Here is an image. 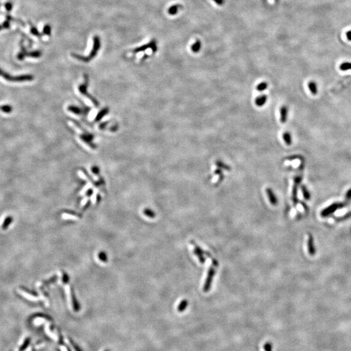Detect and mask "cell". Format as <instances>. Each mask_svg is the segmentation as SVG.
Listing matches in <instances>:
<instances>
[{"label":"cell","mask_w":351,"mask_h":351,"mask_svg":"<svg viewBox=\"0 0 351 351\" xmlns=\"http://www.w3.org/2000/svg\"><path fill=\"white\" fill-rule=\"evenodd\" d=\"M308 87L309 90L310 91V92L311 93V94L313 95H316L317 94V86L316 83L313 81H311L310 82H308Z\"/></svg>","instance_id":"14"},{"label":"cell","mask_w":351,"mask_h":351,"mask_svg":"<svg viewBox=\"0 0 351 351\" xmlns=\"http://www.w3.org/2000/svg\"><path fill=\"white\" fill-rule=\"evenodd\" d=\"M308 252L311 255H314L316 253V250L314 245L313 242V237L312 236L311 234H308Z\"/></svg>","instance_id":"8"},{"label":"cell","mask_w":351,"mask_h":351,"mask_svg":"<svg viewBox=\"0 0 351 351\" xmlns=\"http://www.w3.org/2000/svg\"><path fill=\"white\" fill-rule=\"evenodd\" d=\"M0 110H1V111L5 113H9L13 111V108L9 105H2L0 107Z\"/></svg>","instance_id":"19"},{"label":"cell","mask_w":351,"mask_h":351,"mask_svg":"<svg viewBox=\"0 0 351 351\" xmlns=\"http://www.w3.org/2000/svg\"><path fill=\"white\" fill-rule=\"evenodd\" d=\"M272 345L271 342L267 341L264 344L263 349L265 351H272Z\"/></svg>","instance_id":"23"},{"label":"cell","mask_w":351,"mask_h":351,"mask_svg":"<svg viewBox=\"0 0 351 351\" xmlns=\"http://www.w3.org/2000/svg\"><path fill=\"white\" fill-rule=\"evenodd\" d=\"M62 217H63V218H65L66 219H73V220L78 219V217H77L67 215V214H63V215H62Z\"/></svg>","instance_id":"26"},{"label":"cell","mask_w":351,"mask_h":351,"mask_svg":"<svg viewBox=\"0 0 351 351\" xmlns=\"http://www.w3.org/2000/svg\"><path fill=\"white\" fill-rule=\"evenodd\" d=\"M202 44L200 40H196L195 42L192 44L191 46V50L194 53H198L201 49Z\"/></svg>","instance_id":"15"},{"label":"cell","mask_w":351,"mask_h":351,"mask_svg":"<svg viewBox=\"0 0 351 351\" xmlns=\"http://www.w3.org/2000/svg\"><path fill=\"white\" fill-rule=\"evenodd\" d=\"M275 1H276V2H278V0H275Z\"/></svg>","instance_id":"35"},{"label":"cell","mask_w":351,"mask_h":351,"mask_svg":"<svg viewBox=\"0 0 351 351\" xmlns=\"http://www.w3.org/2000/svg\"><path fill=\"white\" fill-rule=\"evenodd\" d=\"M0 76L3 78L11 82H23L31 81L33 79V77L31 75H21L18 76H12L10 74L4 72L0 68Z\"/></svg>","instance_id":"2"},{"label":"cell","mask_w":351,"mask_h":351,"mask_svg":"<svg viewBox=\"0 0 351 351\" xmlns=\"http://www.w3.org/2000/svg\"><path fill=\"white\" fill-rule=\"evenodd\" d=\"M345 199L347 201L351 200V189L348 190V191L347 192L345 195Z\"/></svg>","instance_id":"28"},{"label":"cell","mask_w":351,"mask_h":351,"mask_svg":"<svg viewBox=\"0 0 351 351\" xmlns=\"http://www.w3.org/2000/svg\"><path fill=\"white\" fill-rule=\"evenodd\" d=\"M350 217H351V212L347 213L346 215H345L344 216L341 217H340V218H338L337 220H338V221H342V220L349 219V218H350Z\"/></svg>","instance_id":"27"},{"label":"cell","mask_w":351,"mask_h":351,"mask_svg":"<svg viewBox=\"0 0 351 351\" xmlns=\"http://www.w3.org/2000/svg\"><path fill=\"white\" fill-rule=\"evenodd\" d=\"M188 304H189L188 300H187V299H183L181 300L180 304L178 306V308H177L178 311L180 312V313H182L183 311H185L187 309V306H188Z\"/></svg>","instance_id":"11"},{"label":"cell","mask_w":351,"mask_h":351,"mask_svg":"<svg viewBox=\"0 0 351 351\" xmlns=\"http://www.w3.org/2000/svg\"><path fill=\"white\" fill-rule=\"evenodd\" d=\"M267 96H265V95H261V96L256 98V99L255 100V103L257 106L261 107L265 105V103L267 102Z\"/></svg>","instance_id":"12"},{"label":"cell","mask_w":351,"mask_h":351,"mask_svg":"<svg viewBox=\"0 0 351 351\" xmlns=\"http://www.w3.org/2000/svg\"><path fill=\"white\" fill-rule=\"evenodd\" d=\"M100 47H101L100 38L99 36H98V35H95L93 38V49H92L90 54H89L88 56H87V57H83V56L76 54V53H72V55L74 57L76 58L77 59H78V60H79V61H82L84 62H88L91 60H92V59L94 58L97 55L98 52L100 49Z\"/></svg>","instance_id":"1"},{"label":"cell","mask_w":351,"mask_h":351,"mask_svg":"<svg viewBox=\"0 0 351 351\" xmlns=\"http://www.w3.org/2000/svg\"><path fill=\"white\" fill-rule=\"evenodd\" d=\"M29 339H28V340H25V341L24 344H23V345L22 347H21V349H20V351H23V350H24V349H25V348L28 345V344H29Z\"/></svg>","instance_id":"30"},{"label":"cell","mask_w":351,"mask_h":351,"mask_svg":"<svg viewBox=\"0 0 351 351\" xmlns=\"http://www.w3.org/2000/svg\"><path fill=\"white\" fill-rule=\"evenodd\" d=\"M51 32H52V27L50 25L46 24L44 25V28H43V33L44 35H47V36H50V35H51Z\"/></svg>","instance_id":"21"},{"label":"cell","mask_w":351,"mask_h":351,"mask_svg":"<svg viewBox=\"0 0 351 351\" xmlns=\"http://www.w3.org/2000/svg\"><path fill=\"white\" fill-rule=\"evenodd\" d=\"M144 213L147 216L150 217V218H154V217H155V213H154V212H151V211L150 210V209H146V210L145 212H144Z\"/></svg>","instance_id":"25"},{"label":"cell","mask_w":351,"mask_h":351,"mask_svg":"<svg viewBox=\"0 0 351 351\" xmlns=\"http://www.w3.org/2000/svg\"><path fill=\"white\" fill-rule=\"evenodd\" d=\"M4 29V25H0V30H1V29Z\"/></svg>","instance_id":"34"},{"label":"cell","mask_w":351,"mask_h":351,"mask_svg":"<svg viewBox=\"0 0 351 351\" xmlns=\"http://www.w3.org/2000/svg\"><path fill=\"white\" fill-rule=\"evenodd\" d=\"M282 137H283V139L284 142H285V144L287 145L291 144V143H292V138H291L290 133L285 132L284 133H283V136Z\"/></svg>","instance_id":"16"},{"label":"cell","mask_w":351,"mask_h":351,"mask_svg":"<svg viewBox=\"0 0 351 351\" xmlns=\"http://www.w3.org/2000/svg\"><path fill=\"white\" fill-rule=\"evenodd\" d=\"M41 55H42V52L40 51H35V52L27 53V55L29 56V57H33V58L40 57Z\"/></svg>","instance_id":"20"},{"label":"cell","mask_w":351,"mask_h":351,"mask_svg":"<svg viewBox=\"0 0 351 351\" xmlns=\"http://www.w3.org/2000/svg\"><path fill=\"white\" fill-rule=\"evenodd\" d=\"M288 109L286 106H282L280 109V122L282 123L286 122L287 119Z\"/></svg>","instance_id":"10"},{"label":"cell","mask_w":351,"mask_h":351,"mask_svg":"<svg viewBox=\"0 0 351 351\" xmlns=\"http://www.w3.org/2000/svg\"><path fill=\"white\" fill-rule=\"evenodd\" d=\"M347 38H348V39L350 40H351V31H349V32H347Z\"/></svg>","instance_id":"33"},{"label":"cell","mask_w":351,"mask_h":351,"mask_svg":"<svg viewBox=\"0 0 351 351\" xmlns=\"http://www.w3.org/2000/svg\"><path fill=\"white\" fill-rule=\"evenodd\" d=\"M148 48H150L152 50V52L154 53H155L157 50V42L155 39L151 40L149 43H148L146 44H144L143 46H141L139 47H136L134 50H133V53H137L139 52H141L142 51H145L146 50H147Z\"/></svg>","instance_id":"5"},{"label":"cell","mask_w":351,"mask_h":351,"mask_svg":"<svg viewBox=\"0 0 351 351\" xmlns=\"http://www.w3.org/2000/svg\"><path fill=\"white\" fill-rule=\"evenodd\" d=\"M215 269H214L213 267H211L209 269V270H208L207 278L206 279V282H205L204 285L203 291L204 293H207L208 291H209L210 288H211V285H212V284L213 277H214V276H215Z\"/></svg>","instance_id":"4"},{"label":"cell","mask_w":351,"mask_h":351,"mask_svg":"<svg viewBox=\"0 0 351 351\" xmlns=\"http://www.w3.org/2000/svg\"><path fill=\"white\" fill-rule=\"evenodd\" d=\"M213 1L219 5H222L224 3V0H213Z\"/></svg>","instance_id":"31"},{"label":"cell","mask_w":351,"mask_h":351,"mask_svg":"<svg viewBox=\"0 0 351 351\" xmlns=\"http://www.w3.org/2000/svg\"><path fill=\"white\" fill-rule=\"evenodd\" d=\"M5 8L7 11H10L12 8H13V5H12L11 3H7V4H5Z\"/></svg>","instance_id":"29"},{"label":"cell","mask_w":351,"mask_h":351,"mask_svg":"<svg viewBox=\"0 0 351 351\" xmlns=\"http://www.w3.org/2000/svg\"><path fill=\"white\" fill-rule=\"evenodd\" d=\"M181 8H182V5H173L168 8V13L169 14H171V15H175L176 14H177L178 11H179V9H180Z\"/></svg>","instance_id":"13"},{"label":"cell","mask_w":351,"mask_h":351,"mask_svg":"<svg viewBox=\"0 0 351 351\" xmlns=\"http://www.w3.org/2000/svg\"><path fill=\"white\" fill-rule=\"evenodd\" d=\"M346 205H347V204L345 203V202H343V203L332 204V205H330V206H329L328 207L325 208V209H324L322 212H321V215L323 217H328L329 215H330L331 214H332L333 213H334L337 209H341V208H343L344 206H345Z\"/></svg>","instance_id":"3"},{"label":"cell","mask_w":351,"mask_h":351,"mask_svg":"<svg viewBox=\"0 0 351 351\" xmlns=\"http://www.w3.org/2000/svg\"><path fill=\"white\" fill-rule=\"evenodd\" d=\"M301 190H302L303 196H304V198L306 199V200H310V197H311V195H310V192H309V191H308V189H307V187H306L305 185H302L301 186Z\"/></svg>","instance_id":"17"},{"label":"cell","mask_w":351,"mask_h":351,"mask_svg":"<svg viewBox=\"0 0 351 351\" xmlns=\"http://www.w3.org/2000/svg\"><path fill=\"white\" fill-rule=\"evenodd\" d=\"M301 176H297L294 179V186L293 188V192H292V199L294 204L298 203V199H297V191H298V186L302 181Z\"/></svg>","instance_id":"7"},{"label":"cell","mask_w":351,"mask_h":351,"mask_svg":"<svg viewBox=\"0 0 351 351\" xmlns=\"http://www.w3.org/2000/svg\"><path fill=\"white\" fill-rule=\"evenodd\" d=\"M267 87H268V84H267V83L261 82L257 86L256 89L259 91H263L265 90V89L267 88Z\"/></svg>","instance_id":"22"},{"label":"cell","mask_w":351,"mask_h":351,"mask_svg":"<svg viewBox=\"0 0 351 351\" xmlns=\"http://www.w3.org/2000/svg\"><path fill=\"white\" fill-rule=\"evenodd\" d=\"M31 33L33 35H35V36H37L38 37H42V34H40V33L38 31L37 29L36 28H35V27H34L33 25H31Z\"/></svg>","instance_id":"24"},{"label":"cell","mask_w":351,"mask_h":351,"mask_svg":"<svg viewBox=\"0 0 351 351\" xmlns=\"http://www.w3.org/2000/svg\"><path fill=\"white\" fill-rule=\"evenodd\" d=\"M340 69L343 71L351 70V63L350 62H343L340 66Z\"/></svg>","instance_id":"18"},{"label":"cell","mask_w":351,"mask_h":351,"mask_svg":"<svg viewBox=\"0 0 351 351\" xmlns=\"http://www.w3.org/2000/svg\"><path fill=\"white\" fill-rule=\"evenodd\" d=\"M300 204H301L302 205L303 207H304V209L306 211V212H307V211H308V206H306V205L305 204H304V202H300Z\"/></svg>","instance_id":"32"},{"label":"cell","mask_w":351,"mask_h":351,"mask_svg":"<svg viewBox=\"0 0 351 351\" xmlns=\"http://www.w3.org/2000/svg\"><path fill=\"white\" fill-rule=\"evenodd\" d=\"M191 243L195 248V249H194L195 254H196V256H197V258H198L199 261H200L201 263H205V261H206V260H205L204 257L203 256L204 254H207V256H208L209 258H212V256H211L209 253H207V252H204L202 251V250L200 247H199L197 245H196V243L193 241H191Z\"/></svg>","instance_id":"6"},{"label":"cell","mask_w":351,"mask_h":351,"mask_svg":"<svg viewBox=\"0 0 351 351\" xmlns=\"http://www.w3.org/2000/svg\"><path fill=\"white\" fill-rule=\"evenodd\" d=\"M266 192H267V196H268V197H269L270 204L273 205V206H276L278 204V200H277V198H276L275 195L274 194V192L272 191V189L270 188H267Z\"/></svg>","instance_id":"9"}]
</instances>
